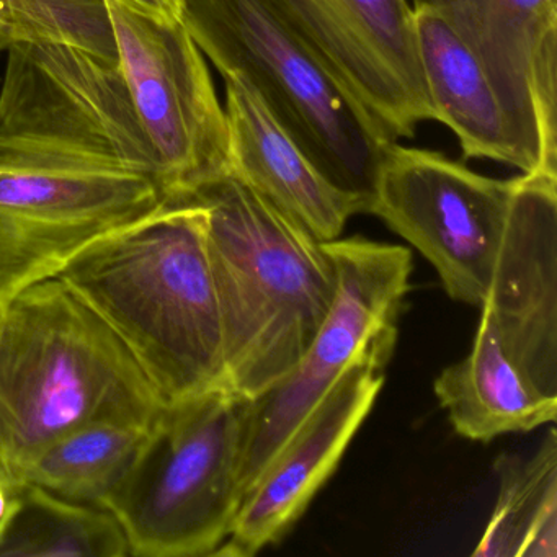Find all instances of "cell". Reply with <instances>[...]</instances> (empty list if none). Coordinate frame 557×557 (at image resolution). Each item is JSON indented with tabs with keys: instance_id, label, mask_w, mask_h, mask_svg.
Returning <instances> with one entry per match:
<instances>
[{
	"instance_id": "2e32d148",
	"label": "cell",
	"mask_w": 557,
	"mask_h": 557,
	"mask_svg": "<svg viewBox=\"0 0 557 557\" xmlns=\"http://www.w3.org/2000/svg\"><path fill=\"white\" fill-rule=\"evenodd\" d=\"M417 48L435 122L448 126L468 159L531 174L513 123L481 61L435 11L413 8Z\"/></svg>"
},
{
	"instance_id": "cb8c5ba5",
	"label": "cell",
	"mask_w": 557,
	"mask_h": 557,
	"mask_svg": "<svg viewBox=\"0 0 557 557\" xmlns=\"http://www.w3.org/2000/svg\"><path fill=\"white\" fill-rule=\"evenodd\" d=\"M9 41L5 40L4 35L0 34V54H2V51L8 50Z\"/></svg>"
},
{
	"instance_id": "ffe728a7",
	"label": "cell",
	"mask_w": 557,
	"mask_h": 557,
	"mask_svg": "<svg viewBox=\"0 0 557 557\" xmlns=\"http://www.w3.org/2000/svg\"><path fill=\"white\" fill-rule=\"evenodd\" d=\"M149 425L123 420L89 423L48 445L25 469L34 484L77 504L102 507L138 455Z\"/></svg>"
},
{
	"instance_id": "4fadbf2b",
	"label": "cell",
	"mask_w": 557,
	"mask_h": 557,
	"mask_svg": "<svg viewBox=\"0 0 557 557\" xmlns=\"http://www.w3.org/2000/svg\"><path fill=\"white\" fill-rule=\"evenodd\" d=\"M435 11L487 71L531 165L557 175V0H410Z\"/></svg>"
},
{
	"instance_id": "7a4b0ae2",
	"label": "cell",
	"mask_w": 557,
	"mask_h": 557,
	"mask_svg": "<svg viewBox=\"0 0 557 557\" xmlns=\"http://www.w3.org/2000/svg\"><path fill=\"white\" fill-rule=\"evenodd\" d=\"M164 406L119 335L60 278L28 286L0 318V484L61 436L103 420L151 425Z\"/></svg>"
},
{
	"instance_id": "5b68a950",
	"label": "cell",
	"mask_w": 557,
	"mask_h": 557,
	"mask_svg": "<svg viewBox=\"0 0 557 557\" xmlns=\"http://www.w3.org/2000/svg\"><path fill=\"white\" fill-rule=\"evenodd\" d=\"M247 400L226 387L164 404L102 508L132 556H213L243 502L239 468Z\"/></svg>"
},
{
	"instance_id": "ac0fdd59",
	"label": "cell",
	"mask_w": 557,
	"mask_h": 557,
	"mask_svg": "<svg viewBox=\"0 0 557 557\" xmlns=\"http://www.w3.org/2000/svg\"><path fill=\"white\" fill-rule=\"evenodd\" d=\"M498 497L475 557L557 556V435L550 426L531 456L494 462Z\"/></svg>"
},
{
	"instance_id": "603a6c76",
	"label": "cell",
	"mask_w": 557,
	"mask_h": 557,
	"mask_svg": "<svg viewBox=\"0 0 557 557\" xmlns=\"http://www.w3.org/2000/svg\"><path fill=\"white\" fill-rule=\"evenodd\" d=\"M9 502H11V492L0 484V521L5 517V511L9 508Z\"/></svg>"
},
{
	"instance_id": "8fae6325",
	"label": "cell",
	"mask_w": 557,
	"mask_h": 557,
	"mask_svg": "<svg viewBox=\"0 0 557 557\" xmlns=\"http://www.w3.org/2000/svg\"><path fill=\"white\" fill-rule=\"evenodd\" d=\"M387 141L435 122L410 0H267Z\"/></svg>"
},
{
	"instance_id": "d4e9b609",
	"label": "cell",
	"mask_w": 557,
	"mask_h": 557,
	"mask_svg": "<svg viewBox=\"0 0 557 557\" xmlns=\"http://www.w3.org/2000/svg\"><path fill=\"white\" fill-rule=\"evenodd\" d=\"M2 309H4V305H2V302H0V318H2Z\"/></svg>"
},
{
	"instance_id": "3957f363",
	"label": "cell",
	"mask_w": 557,
	"mask_h": 557,
	"mask_svg": "<svg viewBox=\"0 0 557 557\" xmlns=\"http://www.w3.org/2000/svg\"><path fill=\"white\" fill-rule=\"evenodd\" d=\"M181 201L208 211L226 387L256 399L292 373L321 327L337 285L334 262L324 243L231 172Z\"/></svg>"
},
{
	"instance_id": "8992f818",
	"label": "cell",
	"mask_w": 557,
	"mask_h": 557,
	"mask_svg": "<svg viewBox=\"0 0 557 557\" xmlns=\"http://www.w3.org/2000/svg\"><path fill=\"white\" fill-rule=\"evenodd\" d=\"M5 51L0 159L125 172L162 188L119 63L60 45L11 44Z\"/></svg>"
},
{
	"instance_id": "9a60e30c",
	"label": "cell",
	"mask_w": 557,
	"mask_h": 557,
	"mask_svg": "<svg viewBox=\"0 0 557 557\" xmlns=\"http://www.w3.org/2000/svg\"><path fill=\"white\" fill-rule=\"evenodd\" d=\"M223 79L231 174L314 239H338L351 216L367 213L363 201L321 174L243 77Z\"/></svg>"
},
{
	"instance_id": "5bb4252c",
	"label": "cell",
	"mask_w": 557,
	"mask_h": 557,
	"mask_svg": "<svg viewBox=\"0 0 557 557\" xmlns=\"http://www.w3.org/2000/svg\"><path fill=\"white\" fill-rule=\"evenodd\" d=\"M482 311L505 354L540 393L557 397V175L515 177Z\"/></svg>"
},
{
	"instance_id": "277c9868",
	"label": "cell",
	"mask_w": 557,
	"mask_h": 557,
	"mask_svg": "<svg viewBox=\"0 0 557 557\" xmlns=\"http://www.w3.org/2000/svg\"><path fill=\"white\" fill-rule=\"evenodd\" d=\"M178 21L221 76L243 77L309 161L368 210L389 143L267 0H181Z\"/></svg>"
},
{
	"instance_id": "6da1fadb",
	"label": "cell",
	"mask_w": 557,
	"mask_h": 557,
	"mask_svg": "<svg viewBox=\"0 0 557 557\" xmlns=\"http://www.w3.org/2000/svg\"><path fill=\"white\" fill-rule=\"evenodd\" d=\"M207 226L203 205L165 201L57 276L119 335L164 404L226 387Z\"/></svg>"
},
{
	"instance_id": "7c38bea8",
	"label": "cell",
	"mask_w": 557,
	"mask_h": 557,
	"mask_svg": "<svg viewBox=\"0 0 557 557\" xmlns=\"http://www.w3.org/2000/svg\"><path fill=\"white\" fill-rule=\"evenodd\" d=\"M396 342L397 329H389L355 358L244 495L213 556H256L292 530L373 409Z\"/></svg>"
},
{
	"instance_id": "30bf717a",
	"label": "cell",
	"mask_w": 557,
	"mask_h": 557,
	"mask_svg": "<svg viewBox=\"0 0 557 557\" xmlns=\"http://www.w3.org/2000/svg\"><path fill=\"white\" fill-rule=\"evenodd\" d=\"M152 178L0 159V302L165 203Z\"/></svg>"
},
{
	"instance_id": "ba28073f",
	"label": "cell",
	"mask_w": 557,
	"mask_h": 557,
	"mask_svg": "<svg viewBox=\"0 0 557 557\" xmlns=\"http://www.w3.org/2000/svg\"><path fill=\"white\" fill-rule=\"evenodd\" d=\"M120 70L161 169L165 200L181 201L231 172L226 110L205 54L181 21L107 0Z\"/></svg>"
},
{
	"instance_id": "d6986e66",
	"label": "cell",
	"mask_w": 557,
	"mask_h": 557,
	"mask_svg": "<svg viewBox=\"0 0 557 557\" xmlns=\"http://www.w3.org/2000/svg\"><path fill=\"white\" fill-rule=\"evenodd\" d=\"M128 537L112 511L34 484L11 494L0 521V557H126Z\"/></svg>"
},
{
	"instance_id": "e0dca14e",
	"label": "cell",
	"mask_w": 557,
	"mask_h": 557,
	"mask_svg": "<svg viewBox=\"0 0 557 557\" xmlns=\"http://www.w3.org/2000/svg\"><path fill=\"white\" fill-rule=\"evenodd\" d=\"M433 389L456 433L474 442L487 443L505 433L531 432L556 422L557 397L540 393L518 370L485 311L468 357L446 367Z\"/></svg>"
},
{
	"instance_id": "7402d4cb",
	"label": "cell",
	"mask_w": 557,
	"mask_h": 557,
	"mask_svg": "<svg viewBox=\"0 0 557 557\" xmlns=\"http://www.w3.org/2000/svg\"><path fill=\"white\" fill-rule=\"evenodd\" d=\"M120 2L162 21H178L181 17V0H120Z\"/></svg>"
},
{
	"instance_id": "9c48e42d",
	"label": "cell",
	"mask_w": 557,
	"mask_h": 557,
	"mask_svg": "<svg viewBox=\"0 0 557 557\" xmlns=\"http://www.w3.org/2000/svg\"><path fill=\"white\" fill-rule=\"evenodd\" d=\"M515 178L498 181L446 156L389 143L367 213L416 247L449 298L484 305Z\"/></svg>"
},
{
	"instance_id": "52a82bcc",
	"label": "cell",
	"mask_w": 557,
	"mask_h": 557,
	"mask_svg": "<svg viewBox=\"0 0 557 557\" xmlns=\"http://www.w3.org/2000/svg\"><path fill=\"white\" fill-rule=\"evenodd\" d=\"M337 285L331 308L299 363L275 386L247 400L239 481L244 495L299 423L371 341L397 329L410 292L407 247L348 237L324 243Z\"/></svg>"
},
{
	"instance_id": "44dd1931",
	"label": "cell",
	"mask_w": 557,
	"mask_h": 557,
	"mask_svg": "<svg viewBox=\"0 0 557 557\" xmlns=\"http://www.w3.org/2000/svg\"><path fill=\"white\" fill-rule=\"evenodd\" d=\"M0 34L9 45H60L119 63L107 0H0Z\"/></svg>"
}]
</instances>
